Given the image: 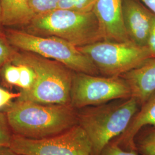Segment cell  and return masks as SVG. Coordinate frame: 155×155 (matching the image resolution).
Segmentation results:
<instances>
[{
  "label": "cell",
  "mask_w": 155,
  "mask_h": 155,
  "mask_svg": "<svg viewBox=\"0 0 155 155\" xmlns=\"http://www.w3.org/2000/svg\"><path fill=\"white\" fill-rule=\"evenodd\" d=\"M5 111L14 135L42 140L78 125L77 109L71 104H45L17 100Z\"/></svg>",
  "instance_id": "1"
},
{
  "label": "cell",
  "mask_w": 155,
  "mask_h": 155,
  "mask_svg": "<svg viewBox=\"0 0 155 155\" xmlns=\"http://www.w3.org/2000/svg\"><path fill=\"white\" fill-rule=\"evenodd\" d=\"M140 107L137 100L131 97L77 109L78 125L89 138L92 155H100L107 144L120 136Z\"/></svg>",
  "instance_id": "2"
},
{
  "label": "cell",
  "mask_w": 155,
  "mask_h": 155,
  "mask_svg": "<svg viewBox=\"0 0 155 155\" xmlns=\"http://www.w3.org/2000/svg\"><path fill=\"white\" fill-rule=\"evenodd\" d=\"M13 63H24L36 73L31 90L20 92L21 101L45 104H71V89L74 71L61 62L31 52L16 50Z\"/></svg>",
  "instance_id": "3"
},
{
  "label": "cell",
  "mask_w": 155,
  "mask_h": 155,
  "mask_svg": "<svg viewBox=\"0 0 155 155\" xmlns=\"http://www.w3.org/2000/svg\"><path fill=\"white\" fill-rule=\"evenodd\" d=\"M21 29L35 35L57 37L77 47L104 40L93 12L56 9L34 17Z\"/></svg>",
  "instance_id": "4"
},
{
  "label": "cell",
  "mask_w": 155,
  "mask_h": 155,
  "mask_svg": "<svg viewBox=\"0 0 155 155\" xmlns=\"http://www.w3.org/2000/svg\"><path fill=\"white\" fill-rule=\"evenodd\" d=\"M4 35L17 50L31 52L61 62L77 72L100 75L94 63L78 47L54 36H42L22 29L5 28Z\"/></svg>",
  "instance_id": "5"
},
{
  "label": "cell",
  "mask_w": 155,
  "mask_h": 155,
  "mask_svg": "<svg viewBox=\"0 0 155 155\" xmlns=\"http://www.w3.org/2000/svg\"><path fill=\"white\" fill-rule=\"evenodd\" d=\"M78 48L94 63L100 75L106 77H120L152 58L147 47L131 41L102 40Z\"/></svg>",
  "instance_id": "6"
},
{
  "label": "cell",
  "mask_w": 155,
  "mask_h": 155,
  "mask_svg": "<svg viewBox=\"0 0 155 155\" xmlns=\"http://www.w3.org/2000/svg\"><path fill=\"white\" fill-rule=\"evenodd\" d=\"M131 97L130 89L121 77L74 74L70 104L76 109Z\"/></svg>",
  "instance_id": "7"
},
{
  "label": "cell",
  "mask_w": 155,
  "mask_h": 155,
  "mask_svg": "<svg viewBox=\"0 0 155 155\" xmlns=\"http://www.w3.org/2000/svg\"><path fill=\"white\" fill-rule=\"evenodd\" d=\"M9 147L18 155H93L89 138L78 125L61 134L42 140L13 134Z\"/></svg>",
  "instance_id": "8"
},
{
  "label": "cell",
  "mask_w": 155,
  "mask_h": 155,
  "mask_svg": "<svg viewBox=\"0 0 155 155\" xmlns=\"http://www.w3.org/2000/svg\"><path fill=\"white\" fill-rule=\"evenodd\" d=\"M123 0H97L93 12L104 40L115 42L130 41L125 27L122 15Z\"/></svg>",
  "instance_id": "9"
},
{
  "label": "cell",
  "mask_w": 155,
  "mask_h": 155,
  "mask_svg": "<svg viewBox=\"0 0 155 155\" xmlns=\"http://www.w3.org/2000/svg\"><path fill=\"white\" fill-rule=\"evenodd\" d=\"M122 15L129 40L147 47L154 14L136 0H123Z\"/></svg>",
  "instance_id": "10"
},
{
  "label": "cell",
  "mask_w": 155,
  "mask_h": 155,
  "mask_svg": "<svg viewBox=\"0 0 155 155\" xmlns=\"http://www.w3.org/2000/svg\"><path fill=\"white\" fill-rule=\"evenodd\" d=\"M120 77L127 82L132 97L137 100L141 106L155 91V58H150Z\"/></svg>",
  "instance_id": "11"
},
{
  "label": "cell",
  "mask_w": 155,
  "mask_h": 155,
  "mask_svg": "<svg viewBox=\"0 0 155 155\" xmlns=\"http://www.w3.org/2000/svg\"><path fill=\"white\" fill-rule=\"evenodd\" d=\"M147 126L155 127V91L140 106L127 130L113 141L124 150H136L135 138L139 132Z\"/></svg>",
  "instance_id": "12"
},
{
  "label": "cell",
  "mask_w": 155,
  "mask_h": 155,
  "mask_svg": "<svg viewBox=\"0 0 155 155\" xmlns=\"http://www.w3.org/2000/svg\"><path fill=\"white\" fill-rule=\"evenodd\" d=\"M31 0H1L2 23L5 28H21L27 25L34 16Z\"/></svg>",
  "instance_id": "13"
},
{
  "label": "cell",
  "mask_w": 155,
  "mask_h": 155,
  "mask_svg": "<svg viewBox=\"0 0 155 155\" xmlns=\"http://www.w3.org/2000/svg\"><path fill=\"white\" fill-rule=\"evenodd\" d=\"M136 150L142 155H155V127L141 129L134 140Z\"/></svg>",
  "instance_id": "14"
},
{
  "label": "cell",
  "mask_w": 155,
  "mask_h": 155,
  "mask_svg": "<svg viewBox=\"0 0 155 155\" xmlns=\"http://www.w3.org/2000/svg\"><path fill=\"white\" fill-rule=\"evenodd\" d=\"M20 69V79L17 87L20 92H27L33 87L36 81V73L32 67L24 63H15Z\"/></svg>",
  "instance_id": "15"
},
{
  "label": "cell",
  "mask_w": 155,
  "mask_h": 155,
  "mask_svg": "<svg viewBox=\"0 0 155 155\" xmlns=\"http://www.w3.org/2000/svg\"><path fill=\"white\" fill-rule=\"evenodd\" d=\"M0 78L6 87H17L20 79L19 67L12 62L7 63L1 71Z\"/></svg>",
  "instance_id": "16"
},
{
  "label": "cell",
  "mask_w": 155,
  "mask_h": 155,
  "mask_svg": "<svg viewBox=\"0 0 155 155\" xmlns=\"http://www.w3.org/2000/svg\"><path fill=\"white\" fill-rule=\"evenodd\" d=\"M97 0H59L57 9L71 10L79 12L93 11Z\"/></svg>",
  "instance_id": "17"
},
{
  "label": "cell",
  "mask_w": 155,
  "mask_h": 155,
  "mask_svg": "<svg viewBox=\"0 0 155 155\" xmlns=\"http://www.w3.org/2000/svg\"><path fill=\"white\" fill-rule=\"evenodd\" d=\"M16 49L7 40L5 35H0V74L4 66L12 62Z\"/></svg>",
  "instance_id": "18"
},
{
  "label": "cell",
  "mask_w": 155,
  "mask_h": 155,
  "mask_svg": "<svg viewBox=\"0 0 155 155\" xmlns=\"http://www.w3.org/2000/svg\"><path fill=\"white\" fill-rule=\"evenodd\" d=\"M59 0H31L30 6L34 17L58 8Z\"/></svg>",
  "instance_id": "19"
},
{
  "label": "cell",
  "mask_w": 155,
  "mask_h": 155,
  "mask_svg": "<svg viewBox=\"0 0 155 155\" xmlns=\"http://www.w3.org/2000/svg\"><path fill=\"white\" fill-rule=\"evenodd\" d=\"M13 136L6 113L5 111H0V146L9 147Z\"/></svg>",
  "instance_id": "20"
},
{
  "label": "cell",
  "mask_w": 155,
  "mask_h": 155,
  "mask_svg": "<svg viewBox=\"0 0 155 155\" xmlns=\"http://www.w3.org/2000/svg\"><path fill=\"white\" fill-rule=\"evenodd\" d=\"M21 95V93H13L2 87H0V111H5L12 103L13 100H18Z\"/></svg>",
  "instance_id": "21"
},
{
  "label": "cell",
  "mask_w": 155,
  "mask_h": 155,
  "mask_svg": "<svg viewBox=\"0 0 155 155\" xmlns=\"http://www.w3.org/2000/svg\"><path fill=\"white\" fill-rule=\"evenodd\" d=\"M100 155H138V153L136 150H124L113 140L106 146Z\"/></svg>",
  "instance_id": "22"
},
{
  "label": "cell",
  "mask_w": 155,
  "mask_h": 155,
  "mask_svg": "<svg viewBox=\"0 0 155 155\" xmlns=\"http://www.w3.org/2000/svg\"><path fill=\"white\" fill-rule=\"evenodd\" d=\"M147 47L150 51L152 58H155V15L153 17L152 27L148 39Z\"/></svg>",
  "instance_id": "23"
},
{
  "label": "cell",
  "mask_w": 155,
  "mask_h": 155,
  "mask_svg": "<svg viewBox=\"0 0 155 155\" xmlns=\"http://www.w3.org/2000/svg\"><path fill=\"white\" fill-rule=\"evenodd\" d=\"M0 155H18L9 147L0 146Z\"/></svg>",
  "instance_id": "24"
},
{
  "label": "cell",
  "mask_w": 155,
  "mask_h": 155,
  "mask_svg": "<svg viewBox=\"0 0 155 155\" xmlns=\"http://www.w3.org/2000/svg\"><path fill=\"white\" fill-rule=\"evenodd\" d=\"M140 1H141L147 6V8L155 15V0H140Z\"/></svg>",
  "instance_id": "25"
},
{
  "label": "cell",
  "mask_w": 155,
  "mask_h": 155,
  "mask_svg": "<svg viewBox=\"0 0 155 155\" xmlns=\"http://www.w3.org/2000/svg\"><path fill=\"white\" fill-rule=\"evenodd\" d=\"M5 27L3 25L2 23V5H1V0H0V35H4Z\"/></svg>",
  "instance_id": "26"
},
{
  "label": "cell",
  "mask_w": 155,
  "mask_h": 155,
  "mask_svg": "<svg viewBox=\"0 0 155 155\" xmlns=\"http://www.w3.org/2000/svg\"></svg>",
  "instance_id": "27"
}]
</instances>
